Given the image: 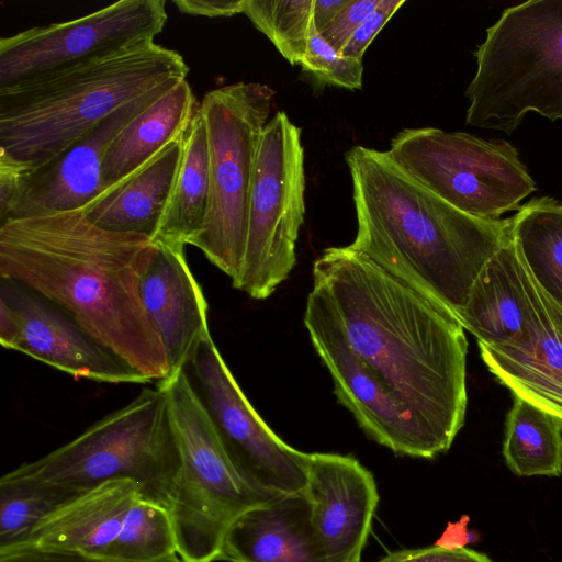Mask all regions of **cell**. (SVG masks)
I'll use <instances>...</instances> for the list:
<instances>
[{
	"label": "cell",
	"mask_w": 562,
	"mask_h": 562,
	"mask_svg": "<svg viewBox=\"0 0 562 562\" xmlns=\"http://www.w3.org/2000/svg\"><path fill=\"white\" fill-rule=\"evenodd\" d=\"M210 202L209 146L200 106L183 135L180 167L153 240L190 245L202 231Z\"/></svg>",
	"instance_id": "obj_24"
},
{
	"label": "cell",
	"mask_w": 562,
	"mask_h": 562,
	"mask_svg": "<svg viewBox=\"0 0 562 562\" xmlns=\"http://www.w3.org/2000/svg\"><path fill=\"white\" fill-rule=\"evenodd\" d=\"M328 562H360L379 503L372 473L352 456L310 453L304 492Z\"/></svg>",
	"instance_id": "obj_16"
},
{
	"label": "cell",
	"mask_w": 562,
	"mask_h": 562,
	"mask_svg": "<svg viewBox=\"0 0 562 562\" xmlns=\"http://www.w3.org/2000/svg\"><path fill=\"white\" fill-rule=\"evenodd\" d=\"M525 260V259H524ZM527 329L512 345L479 344L490 372L512 393L562 422V327L525 261Z\"/></svg>",
	"instance_id": "obj_17"
},
{
	"label": "cell",
	"mask_w": 562,
	"mask_h": 562,
	"mask_svg": "<svg viewBox=\"0 0 562 562\" xmlns=\"http://www.w3.org/2000/svg\"><path fill=\"white\" fill-rule=\"evenodd\" d=\"M173 4L186 14L228 18L243 13L245 0H175Z\"/></svg>",
	"instance_id": "obj_35"
},
{
	"label": "cell",
	"mask_w": 562,
	"mask_h": 562,
	"mask_svg": "<svg viewBox=\"0 0 562 562\" xmlns=\"http://www.w3.org/2000/svg\"><path fill=\"white\" fill-rule=\"evenodd\" d=\"M0 300L21 316L15 349L75 378L105 383L148 381L100 345L67 311L30 286L0 277Z\"/></svg>",
	"instance_id": "obj_15"
},
{
	"label": "cell",
	"mask_w": 562,
	"mask_h": 562,
	"mask_svg": "<svg viewBox=\"0 0 562 562\" xmlns=\"http://www.w3.org/2000/svg\"><path fill=\"white\" fill-rule=\"evenodd\" d=\"M220 560L328 562L316 539L304 494L278 496L243 513L226 531Z\"/></svg>",
	"instance_id": "obj_20"
},
{
	"label": "cell",
	"mask_w": 562,
	"mask_h": 562,
	"mask_svg": "<svg viewBox=\"0 0 562 562\" xmlns=\"http://www.w3.org/2000/svg\"><path fill=\"white\" fill-rule=\"evenodd\" d=\"M199 106L190 85L183 79L136 115L105 153L103 192L132 176L167 144L183 136Z\"/></svg>",
	"instance_id": "obj_23"
},
{
	"label": "cell",
	"mask_w": 562,
	"mask_h": 562,
	"mask_svg": "<svg viewBox=\"0 0 562 562\" xmlns=\"http://www.w3.org/2000/svg\"><path fill=\"white\" fill-rule=\"evenodd\" d=\"M390 159L414 181L473 217L498 220L520 209L536 189L518 150L436 127L405 128L391 140Z\"/></svg>",
	"instance_id": "obj_9"
},
{
	"label": "cell",
	"mask_w": 562,
	"mask_h": 562,
	"mask_svg": "<svg viewBox=\"0 0 562 562\" xmlns=\"http://www.w3.org/2000/svg\"><path fill=\"white\" fill-rule=\"evenodd\" d=\"M374 562H492L485 554L463 547L435 544L391 552Z\"/></svg>",
	"instance_id": "obj_32"
},
{
	"label": "cell",
	"mask_w": 562,
	"mask_h": 562,
	"mask_svg": "<svg viewBox=\"0 0 562 562\" xmlns=\"http://www.w3.org/2000/svg\"><path fill=\"white\" fill-rule=\"evenodd\" d=\"M347 3L348 0H314L313 22L316 31L322 34Z\"/></svg>",
	"instance_id": "obj_37"
},
{
	"label": "cell",
	"mask_w": 562,
	"mask_h": 562,
	"mask_svg": "<svg viewBox=\"0 0 562 562\" xmlns=\"http://www.w3.org/2000/svg\"><path fill=\"white\" fill-rule=\"evenodd\" d=\"M182 149L183 136L167 144L132 176L85 206L86 217L102 229L153 240L172 193Z\"/></svg>",
	"instance_id": "obj_22"
},
{
	"label": "cell",
	"mask_w": 562,
	"mask_h": 562,
	"mask_svg": "<svg viewBox=\"0 0 562 562\" xmlns=\"http://www.w3.org/2000/svg\"><path fill=\"white\" fill-rule=\"evenodd\" d=\"M550 299V297H549ZM550 302H551V305H552V308H553V312H554V315L559 322V324L561 325L562 327V308L560 306H558L551 299H550Z\"/></svg>",
	"instance_id": "obj_38"
},
{
	"label": "cell",
	"mask_w": 562,
	"mask_h": 562,
	"mask_svg": "<svg viewBox=\"0 0 562 562\" xmlns=\"http://www.w3.org/2000/svg\"><path fill=\"white\" fill-rule=\"evenodd\" d=\"M302 131L283 111L266 124L258 147L243 267L233 286L269 297L296 262L305 215Z\"/></svg>",
	"instance_id": "obj_10"
},
{
	"label": "cell",
	"mask_w": 562,
	"mask_h": 562,
	"mask_svg": "<svg viewBox=\"0 0 562 562\" xmlns=\"http://www.w3.org/2000/svg\"><path fill=\"white\" fill-rule=\"evenodd\" d=\"M314 0H245L243 13L292 65H301L314 25Z\"/></svg>",
	"instance_id": "obj_27"
},
{
	"label": "cell",
	"mask_w": 562,
	"mask_h": 562,
	"mask_svg": "<svg viewBox=\"0 0 562 562\" xmlns=\"http://www.w3.org/2000/svg\"><path fill=\"white\" fill-rule=\"evenodd\" d=\"M156 252L149 237L102 229L82 210L0 225V277L58 304L148 382L170 372L142 297L143 277Z\"/></svg>",
	"instance_id": "obj_2"
},
{
	"label": "cell",
	"mask_w": 562,
	"mask_h": 562,
	"mask_svg": "<svg viewBox=\"0 0 562 562\" xmlns=\"http://www.w3.org/2000/svg\"><path fill=\"white\" fill-rule=\"evenodd\" d=\"M404 3L405 0H381L376 10L355 31L339 53L362 61L368 46Z\"/></svg>",
	"instance_id": "obj_33"
},
{
	"label": "cell",
	"mask_w": 562,
	"mask_h": 562,
	"mask_svg": "<svg viewBox=\"0 0 562 562\" xmlns=\"http://www.w3.org/2000/svg\"><path fill=\"white\" fill-rule=\"evenodd\" d=\"M381 0H348L321 35L340 52L355 31L376 10Z\"/></svg>",
	"instance_id": "obj_31"
},
{
	"label": "cell",
	"mask_w": 562,
	"mask_h": 562,
	"mask_svg": "<svg viewBox=\"0 0 562 562\" xmlns=\"http://www.w3.org/2000/svg\"><path fill=\"white\" fill-rule=\"evenodd\" d=\"M0 562H135L122 561L115 559L86 555L78 552L38 549V548H19L9 552L0 553ZM143 562H184L178 554L164 559L143 561Z\"/></svg>",
	"instance_id": "obj_34"
},
{
	"label": "cell",
	"mask_w": 562,
	"mask_h": 562,
	"mask_svg": "<svg viewBox=\"0 0 562 562\" xmlns=\"http://www.w3.org/2000/svg\"><path fill=\"white\" fill-rule=\"evenodd\" d=\"M166 394L180 471L170 515L184 562H214L232 522L276 497L249 487L226 457L187 370L156 383Z\"/></svg>",
	"instance_id": "obj_7"
},
{
	"label": "cell",
	"mask_w": 562,
	"mask_h": 562,
	"mask_svg": "<svg viewBox=\"0 0 562 562\" xmlns=\"http://www.w3.org/2000/svg\"><path fill=\"white\" fill-rule=\"evenodd\" d=\"M142 498H146L144 488L133 480L104 482L55 508L19 548L65 550L110 559L131 509Z\"/></svg>",
	"instance_id": "obj_19"
},
{
	"label": "cell",
	"mask_w": 562,
	"mask_h": 562,
	"mask_svg": "<svg viewBox=\"0 0 562 562\" xmlns=\"http://www.w3.org/2000/svg\"><path fill=\"white\" fill-rule=\"evenodd\" d=\"M58 504L40 487L3 474L0 479V553L23 546Z\"/></svg>",
	"instance_id": "obj_29"
},
{
	"label": "cell",
	"mask_w": 562,
	"mask_h": 562,
	"mask_svg": "<svg viewBox=\"0 0 562 562\" xmlns=\"http://www.w3.org/2000/svg\"><path fill=\"white\" fill-rule=\"evenodd\" d=\"M503 456L507 467L519 476H560L562 422L515 397L506 419Z\"/></svg>",
	"instance_id": "obj_26"
},
{
	"label": "cell",
	"mask_w": 562,
	"mask_h": 562,
	"mask_svg": "<svg viewBox=\"0 0 562 562\" xmlns=\"http://www.w3.org/2000/svg\"><path fill=\"white\" fill-rule=\"evenodd\" d=\"M358 229L352 248L431 303L453 313L512 232L453 207L404 173L386 151L346 153Z\"/></svg>",
	"instance_id": "obj_3"
},
{
	"label": "cell",
	"mask_w": 562,
	"mask_h": 562,
	"mask_svg": "<svg viewBox=\"0 0 562 562\" xmlns=\"http://www.w3.org/2000/svg\"><path fill=\"white\" fill-rule=\"evenodd\" d=\"M474 56L465 124L512 134L530 112L562 120V0L506 8Z\"/></svg>",
	"instance_id": "obj_6"
},
{
	"label": "cell",
	"mask_w": 562,
	"mask_h": 562,
	"mask_svg": "<svg viewBox=\"0 0 562 562\" xmlns=\"http://www.w3.org/2000/svg\"><path fill=\"white\" fill-rule=\"evenodd\" d=\"M153 241L157 252L143 277L142 297L160 335L171 376L186 370L211 337L207 303L187 262L186 245Z\"/></svg>",
	"instance_id": "obj_18"
},
{
	"label": "cell",
	"mask_w": 562,
	"mask_h": 562,
	"mask_svg": "<svg viewBox=\"0 0 562 562\" xmlns=\"http://www.w3.org/2000/svg\"><path fill=\"white\" fill-rule=\"evenodd\" d=\"M183 79L168 81L154 91L121 106L92 131L49 161L26 170L0 162L15 182L8 207L0 213V225L16 218L82 210L99 196L102 165L114 137L136 115Z\"/></svg>",
	"instance_id": "obj_14"
},
{
	"label": "cell",
	"mask_w": 562,
	"mask_h": 562,
	"mask_svg": "<svg viewBox=\"0 0 562 562\" xmlns=\"http://www.w3.org/2000/svg\"><path fill=\"white\" fill-rule=\"evenodd\" d=\"M177 553L170 510L142 498L131 509L111 558L122 561H153Z\"/></svg>",
	"instance_id": "obj_28"
},
{
	"label": "cell",
	"mask_w": 562,
	"mask_h": 562,
	"mask_svg": "<svg viewBox=\"0 0 562 562\" xmlns=\"http://www.w3.org/2000/svg\"><path fill=\"white\" fill-rule=\"evenodd\" d=\"M188 72L178 52L147 40L0 87V162L36 168L121 106Z\"/></svg>",
	"instance_id": "obj_4"
},
{
	"label": "cell",
	"mask_w": 562,
	"mask_h": 562,
	"mask_svg": "<svg viewBox=\"0 0 562 562\" xmlns=\"http://www.w3.org/2000/svg\"><path fill=\"white\" fill-rule=\"evenodd\" d=\"M304 325L331 375L338 401L368 437L397 456L432 459L442 453L432 437L352 350L328 301L314 288L307 296Z\"/></svg>",
	"instance_id": "obj_13"
},
{
	"label": "cell",
	"mask_w": 562,
	"mask_h": 562,
	"mask_svg": "<svg viewBox=\"0 0 562 562\" xmlns=\"http://www.w3.org/2000/svg\"><path fill=\"white\" fill-rule=\"evenodd\" d=\"M512 234L538 284L562 308V202L541 196L521 205Z\"/></svg>",
	"instance_id": "obj_25"
},
{
	"label": "cell",
	"mask_w": 562,
	"mask_h": 562,
	"mask_svg": "<svg viewBox=\"0 0 562 562\" xmlns=\"http://www.w3.org/2000/svg\"><path fill=\"white\" fill-rule=\"evenodd\" d=\"M300 66L321 81L350 90L362 87V61L342 56L314 25Z\"/></svg>",
	"instance_id": "obj_30"
},
{
	"label": "cell",
	"mask_w": 562,
	"mask_h": 562,
	"mask_svg": "<svg viewBox=\"0 0 562 562\" xmlns=\"http://www.w3.org/2000/svg\"><path fill=\"white\" fill-rule=\"evenodd\" d=\"M313 288L352 350L448 451L468 405V340L458 317L350 245L326 248L315 260Z\"/></svg>",
	"instance_id": "obj_1"
},
{
	"label": "cell",
	"mask_w": 562,
	"mask_h": 562,
	"mask_svg": "<svg viewBox=\"0 0 562 562\" xmlns=\"http://www.w3.org/2000/svg\"><path fill=\"white\" fill-rule=\"evenodd\" d=\"M23 333V324L18 311L0 300V342L3 348L15 350Z\"/></svg>",
	"instance_id": "obj_36"
},
{
	"label": "cell",
	"mask_w": 562,
	"mask_h": 562,
	"mask_svg": "<svg viewBox=\"0 0 562 562\" xmlns=\"http://www.w3.org/2000/svg\"><path fill=\"white\" fill-rule=\"evenodd\" d=\"M167 19L164 0H120L74 20L3 36L0 38V87L155 40Z\"/></svg>",
	"instance_id": "obj_12"
},
{
	"label": "cell",
	"mask_w": 562,
	"mask_h": 562,
	"mask_svg": "<svg viewBox=\"0 0 562 562\" xmlns=\"http://www.w3.org/2000/svg\"><path fill=\"white\" fill-rule=\"evenodd\" d=\"M179 471L166 394L156 385L66 445L5 474L40 487L58 506L104 482L130 479L143 486L147 501L170 510Z\"/></svg>",
	"instance_id": "obj_5"
},
{
	"label": "cell",
	"mask_w": 562,
	"mask_h": 562,
	"mask_svg": "<svg viewBox=\"0 0 562 562\" xmlns=\"http://www.w3.org/2000/svg\"><path fill=\"white\" fill-rule=\"evenodd\" d=\"M223 450L239 477L270 497L304 494L310 453L285 443L251 406L212 336L189 364Z\"/></svg>",
	"instance_id": "obj_11"
},
{
	"label": "cell",
	"mask_w": 562,
	"mask_h": 562,
	"mask_svg": "<svg viewBox=\"0 0 562 562\" xmlns=\"http://www.w3.org/2000/svg\"><path fill=\"white\" fill-rule=\"evenodd\" d=\"M274 94L267 85L241 81L206 92L200 103L209 146L210 202L204 226L190 245L232 282L244 262L257 153Z\"/></svg>",
	"instance_id": "obj_8"
},
{
	"label": "cell",
	"mask_w": 562,
	"mask_h": 562,
	"mask_svg": "<svg viewBox=\"0 0 562 562\" xmlns=\"http://www.w3.org/2000/svg\"><path fill=\"white\" fill-rule=\"evenodd\" d=\"M463 328L486 345H512L527 329L525 260L510 235L475 278L457 314Z\"/></svg>",
	"instance_id": "obj_21"
}]
</instances>
